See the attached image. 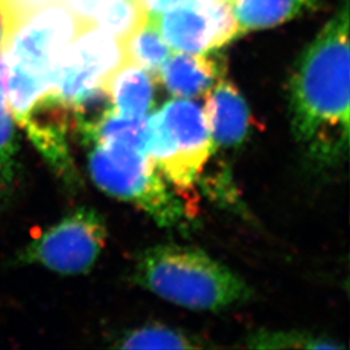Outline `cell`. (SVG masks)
<instances>
[{
  "label": "cell",
  "instance_id": "obj_1",
  "mask_svg": "<svg viewBox=\"0 0 350 350\" xmlns=\"http://www.w3.org/2000/svg\"><path fill=\"white\" fill-rule=\"evenodd\" d=\"M349 5L305 49L289 85L292 130L301 146L322 163H334L349 146Z\"/></svg>",
  "mask_w": 350,
  "mask_h": 350
},
{
  "label": "cell",
  "instance_id": "obj_20",
  "mask_svg": "<svg viewBox=\"0 0 350 350\" xmlns=\"http://www.w3.org/2000/svg\"><path fill=\"white\" fill-rule=\"evenodd\" d=\"M198 0H138L142 11L148 17H157L176 8L195 4Z\"/></svg>",
  "mask_w": 350,
  "mask_h": 350
},
{
  "label": "cell",
  "instance_id": "obj_11",
  "mask_svg": "<svg viewBox=\"0 0 350 350\" xmlns=\"http://www.w3.org/2000/svg\"><path fill=\"white\" fill-rule=\"evenodd\" d=\"M86 27L95 26L125 40L144 20L138 0H60Z\"/></svg>",
  "mask_w": 350,
  "mask_h": 350
},
{
  "label": "cell",
  "instance_id": "obj_4",
  "mask_svg": "<svg viewBox=\"0 0 350 350\" xmlns=\"http://www.w3.org/2000/svg\"><path fill=\"white\" fill-rule=\"evenodd\" d=\"M92 180L105 193L148 213L161 227L182 225L186 206L163 180V175L143 150L118 143L96 144L90 153Z\"/></svg>",
  "mask_w": 350,
  "mask_h": 350
},
{
  "label": "cell",
  "instance_id": "obj_15",
  "mask_svg": "<svg viewBox=\"0 0 350 350\" xmlns=\"http://www.w3.org/2000/svg\"><path fill=\"white\" fill-rule=\"evenodd\" d=\"M147 125L148 117H126L112 111L94 127L86 140L96 144L118 143L146 152Z\"/></svg>",
  "mask_w": 350,
  "mask_h": 350
},
{
  "label": "cell",
  "instance_id": "obj_16",
  "mask_svg": "<svg viewBox=\"0 0 350 350\" xmlns=\"http://www.w3.org/2000/svg\"><path fill=\"white\" fill-rule=\"evenodd\" d=\"M122 349H198L201 344L186 334L165 325H152L130 331L120 340Z\"/></svg>",
  "mask_w": 350,
  "mask_h": 350
},
{
  "label": "cell",
  "instance_id": "obj_13",
  "mask_svg": "<svg viewBox=\"0 0 350 350\" xmlns=\"http://www.w3.org/2000/svg\"><path fill=\"white\" fill-rule=\"evenodd\" d=\"M239 37L280 25L318 7V0H231Z\"/></svg>",
  "mask_w": 350,
  "mask_h": 350
},
{
  "label": "cell",
  "instance_id": "obj_10",
  "mask_svg": "<svg viewBox=\"0 0 350 350\" xmlns=\"http://www.w3.org/2000/svg\"><path fill=\"white\" fill-rule=\"evenodd\" d=\"M226 72L225 60L205 53L178 52L170 55L157 75L165 88L179 98L208 94Z\"/></svg>",
  "mask_w": 350,
  "mask_h": 350
},
{
  "label": "cell",
  "instance_id": "obj_17",
  "mask_svg": "<svg viewBox=\"0 0 350 350\" xmlns=\"http://www.w3.org/2000/svg\"><path fill=\"white\" fill-rule=\"evenodd\" d=\"M16 120L0 86V193L12 187L17 163Z\"/></svg>",
  "mask_w": 350,
  "mask_h": 350
},
{
  "label": "cell",
  "instance_id": "obj_3",
  "mask_svg": "<svg viewBox=\"0 0 350 350\" xmlns=\"http://www.w3.org/2000/svg\"><path fill=\"white\" fill-rule=\"evenodd\" d=\"M133 279L165 300L193 310H221L252 295L245 282L222 263L202 250L175 244L144 250Z\"/></svg>",
  "mask_w": 350,
  "mask_h": 350
},
{
  "label": "cell",
  "instance_id": "obj_9",
  "mask_svg": "<svg viewBox=\"0 0 350 350\" xmlns=\"http://www.w3.org/2000/svg\"><path fill=\"white\" fill-rule=\"evenodd\" d=\"M204 113L214 147H238L247 138L250 111L240 91L231 82L221 79L208 92Z\"/></svg>",
  "mask_w": 350,
  "mask_h": 350
},
{
  "label": "cell",
  "instance_id": "obj_12",
  "mask_svg": "<svg viewBox=\"0 0 350 350\" xmlns=\"http://www.w3.org/2000/svg\"><path fill=\"white\" fill-rule=\"evenodd\" d=\"M113 111L126 117H146L153 107L154 78L147 70L125 63L103 83Z\"/></svg>",
  "mask_w": 350,
  "mask_h": 350
},
{
  "label": "cell",
  "instance_id": "obj_5",
  "mask_svg": "<svg viewBox=\"0 0 350 350\" xmlns=\"http://www.w3.org/2000/svg\"><path fill=\"white\" fill-rule=\"evenodd\" d=\"M125 63L124 40L99 27H85L55 64L47 96L70 108L95 88H103L107 77Z\"/></svg>",
  "mask_w": 350,
  "mask_h": 350
},
{
  "label": "cell",
  "instance_id": "obj_22",
  "mask_svg": "<svg viewBox=\"0 0 350 350\" xmlns=\"http://www.w3.org/2000/svg\"><path fill=\"white\" fill-rule=\"evenodd\" d=\"M230 1H231V0H230Z\"/></svg>",
  "mask_w": 350,
  "mask_h": 350
},
{
  "label": "cell",
  "instance_id": "obj_14",
  "mask_svg": "<svg viewBox=\"0 0 350 350\" xmlns=\"http://www.w3.org/2000/svg\"><path fill=\"white\" fill-rule=\"evenodd\" d=\"M124 46L127 63L134 64L154 75L173 53L161 36L156 20L148 16L125 38Z\"/></svg>",
  "mask_w": 350,
  "mask_h": 350
},
{
  "label": "cell",
  "instance_id": "obj_2",
  "mask_svg": "<svg viewBox=\"0 0 350 350\" xmlns=\"http://www.w3.org/2000/svg\"><path fill=\"white\" fill-rule=\"evenodd\" d=\"M85 27L57 1L31 13L3 39L0 86L16 124L23 122L49 95L55 64Z\"/></svg>",
  "mask_w": 350,
  "mask_h": 350
},
{
  "label": "cell",
  "instance_id": "obj_8",
  "mask_svg": "<svg viewBox=\"0 0 350 350\" xmlns=\"http://www.w3.org/2000/svg\"><path fill=\"white\" fill-rule=\"evenodd\" d=\"M159 113L178 159L179 180L176 187H189L214 150L205 113L198 104L185 99L167 101Z\"/></svg>",
  "mask_w": 350,
  "mask_h": 350
},
{
  "label": "cell",
  "instance_id": "obj_21",
  "mask_svg": "<svg viewBox=\"0 0 350 350\" xmlns=\"http://www.w3.org/2000/svg\"><path fill=\"white\" fill-rule=\"evenodd\" d=\"M1 40H3V29H1V23H0V47H1Z\"/></svg>",
  "mask_w": 350,
  "mask_h": 350
},
{
  "label": "cell",
  "instance_id": "obj_19",
  "mask_svg": "<svg viewBox=\"0 0 350 350\" xmlns=\"http://www.w3.org/2000/svg\"><path fill=\"white\" fill-rule=\"evenodd\" d=\"M60 0H0V23L3 39L8 37L26 17ZM3 42V40H1Z\"/></svg>",
  "mask_w": 350,
  "mask_h": 350
},
{
  "label": "cell",
  "instance_id": "obj_18",
  "mask_svg": "<svg viewBox=\"0 0 350 350\" xmlns=\"http://www.w3.org/2000/svg\"><path fill=\"white\" fill-rule=\"evenodd\" d=\"M248 347L256 349H338V342L302 332H256L248 340Z\"/></svg>",
  "mask_w": 350,
  "mask_h": 350
},
{
  "label": "cell",
  "instance_id": "obj_7",
  "mask_svg": "<svg viewBox=\"0 0 350 350\" xmlns=\"http://www.w3.org/2000/svg\"><path fill=\"white\" fill-rule=\"evenodd\" d=\"M152 18L170 49L178 52L208 53L239 38L230 0H198Z\"/></svg>",
  "mask_w": 350,
  "mask_h": 350
},
{
  "label": "cell",
  "instance_id": "obj_6",
  "mask_svg": "<svg viewBox=\"0 0 350 350\" xmlns=\"http://www.w3.org/2000/svg\"><path fill=\"white\" fill-rule=\"evenodd\" d=\"M107 237L100 214L91 208H79L34 239L20 258L63 275L83 274L98 260Z\"/></svg>",
  "mask_w": 350,
  "mask_h": 350
}]
</instances>
